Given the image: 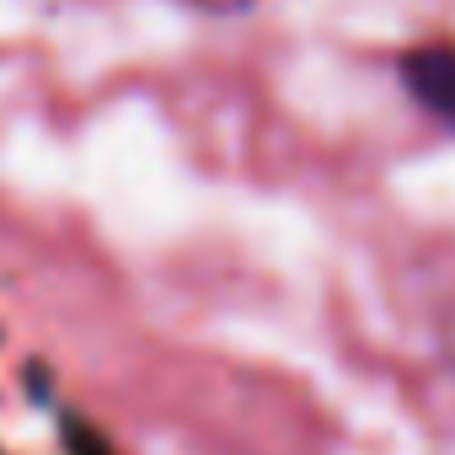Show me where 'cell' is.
<instances>
[{
  "label": "cell",
  "mask_w": 455,
  "mask_h": 455,
  "mask_svg": "<svg viewBox=\"0 0 455 455\" xmlns=\"http://www.w3.org/2000/svg\"><path fill=\"white\" fill-rule=\"evenodd\" d=\"M402 86L412 102L455 129V44H418L402 54Z\"/></svg>",
  "instance_id": "obj_1"
},
{
  "label": "cell",
  "mask_w": 455,
  "mask_h": 455,
  "mask_svg": "<svg viewBox=\"0 0 455 455\" xmlns=\"http://www.w3.org/2000/svg\"><path fill=\"white\" fill-rule=\"evenodd\" d=\"M198 12H209V17H236V12H247L252 0H193Z\"/></svg>",
  "instance_id": "obj_2"
}]
</instances>
